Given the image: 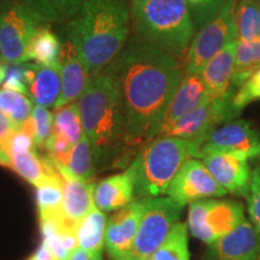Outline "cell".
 <instances>
[{"mask_svg": "<svg viewBox=\"0 0 260 260\" xmlns=\"http://www.w3.org/2000/svg\"><path fill=\"white\" fill-rule=\"evenodd\" d=\"M103 71L115 77L121 90L125 145L151 141L183 79L178 58L136 37Z\"/></svg>", "mask_w": 260, "mask_h": 260, "instance_id": "1", "label": "cell"}, {"mask_svg": "<svg viewBox=\"0 0 260 260\" xmlns=\"http://www.w3.org/2000/svg\"><path fill=\"white\" fill-rule=\"evenodd\" d=\"M130 11L126 0H86L65 24L88 70L102 73L116 59L128 42Z\"/></svg>", "mask_w": 260, "mask_h": 260, "instance_id": "2", "label": "cell"}, {"mask_svg": "<svg viewBox=\"0 0 260 260\" xmlns=\"http://www.w3.org/2000/svg\"><path fill=\"white\" fill-rule=\"evenodd\" d=\"M83 133L95 151L98 164L124 142L125 122L121 90L106 71L94 75L79 99Z\"/></svg>", "mask_w": 260, "mask_h": 260, "instance_id": "3", "label": "cell"}, {"mask_svg": "<svg viewBox=\"0 0 260 260\" xmlns=\"http://www.w3.org/2000/svg\"><path fill=\"white\" fill-rule=\"evenodd\" d=\"M191 158L201 159L197 140L158 136L146 142L130 164L135 183V197L155 198L167 194L175 176Z\"/></svg>", "mask_w": 260, "mask_h": 260, "instance_id": "4", "label": "cell"}, {"mask_svg": "<svg viewBox=\"0 0 260 260\" xmlns=\"http://www.w3.org/2000/svg\"><path fill=\"white\" fill-rule=\"evenodd\" d=\"M130 4L142 39L176 58L186 53L195 32L186 0H140Z\"/></svg>", "mask_w": 260, "mask_h": 260, "instance_id": "5", "label": "cell"}, {"mask_svg": "<svg viewBox=\"0 0 260 260\" xmlns=\"http://www.w3.org/2000/svg\"><path fill=\"white\" fill-rule=\"evenodd\" d=\"M44 22L24 0H9L0 6V59L5 64L27 61L32 37Z\"/></svg>", "mask_w": 260, "mask_h": 260, "instance_id": "6", "label": "cell"}, {"mask_svg": "<svg viewBox=\"0 0 260 260\" xmlns=\"http://www.w3.org/2000/svg\"><path fill=\"white\" fill-rule=\"evenodd\" d=\"M183 206L170 198H147V205L133 246L117 260H149L180 222Z\"/></svg>", "mask_w": 260, "mask_h": 260, "instance_id": "7", "label": "cell"}, {"mask_svg": "<svg viewBox=\"0 0 260 260\" xmlns=\"http://www.w3.org/2000/svg\"><path fill=\"white\" fill-rule=\"evenodd\" d=\"M245 220L243 207L237 201L204 199L189 205L187 225L195 239L211 245Z\"/></svg>", "mask_w": 260, "mask_h": 260, "instance_id": "8", "label": "cell"}, {"mask_svg": "<svg viewBox=\"0 0 260 260\" xmlns=\"http://www.w3.org/2000/svg\"><path fill=\"white\" fill-rule=\"evenodd\" d=\"M235 5L236 0H228L216 17L194 35L186 56L187 75H200L205 65L230 41L237 39Z\"/></svg>", "mask_w": 260, "mask_h": 260, "instance_id": "9", "label": "cell"}, {"mask_svg": "<svg viewBox=\"0 0 260 260\" xmlns=\"http://www.w3.org/2000/svg\"><path fill=\"white\" fill-rule=\"evenodd\" d=\"M226 193L210 174L203 160L198 158H191L184 162L167 191L171 200L183 207L195 201L222 198Z\"/></svg>", "mask_w": 260, "mask_h": 260, "instance_id": "10", "label": "cell"}, {"mask_svg": "<svg viewBox=\"0 0 260 260\" xmlns=\"http://www.w3.org/2000/svg\"><path fill=\"white\" fill-rule=\"evenodd\" d=\"M233 96L223 100H207L181 118L162 136L197 140L200 145V142L214 129L218 128V125L236 118L237 115L232 106Z\"/></svg>", "mask_w": 260, "mask_h": 260, "instance_id": "11", "label": "cell"}, {"mask_svg": "<svg viewBox=\"0 0 260 260\" xmlns=\"http://www.w3.org/2000/svg\"><path fill=\"white\" fill-rule=\"evenodd\" d=\"M201 159L214 180L228 193L237 197H248L253 171L249 165V158L242 152L204 151Z\"/></svg>", "mask_w": 260, "mask_h": 260, "instance_id": "12", "label": "cell"}, {"mask_svg": "<svg viewBox=\"0 0 260 260\" xmlns=\"http://www.w3.org/2000/svg\"><path fill=\"white\" fill-rule=\"evenodd\" d=\"M147 198H138L117 210L107 220L105 249L112 260L119 259L133 246L144 216Z\"/></svg>", "mask_w": 260, "mask_h": 260, "instance_id": "13", "label": "cell"}, {"mask_svg": "<svg viewBox=\"0 0 260 260\" xmlns=\"http://www.w3.org/2000/svg\"><path fill=\"white\" fill-rule=\"evenodd\" d=\"M210 100L207 87L201 75H187L183 76L176 93L172 96L167 111L161 117L155 129L154 138L167 134L172 125L176 124L181 118L187 116L193 110Z\"/></svg>", "mask_w": 260, "mask_h": 260, "instance_id": "14", "label": "cell"}, {"mask_svg": "<svg viewBox=\"0 0 260 260\" xmlns=\"http://www.w3.org/2000/svg\"><path fill=\"white\" fill-rule=\"evenodd\" d=\"M205 260H260V235L248 220L207 247Z\"/></svg>", "mask_w": 260, "mask_h": 260, "instance_id": "15", "label": "cell"}, {"mask_svg": "<svg viewBox=\"0 0 260 260\" xmlns=\"http://www.w3.org/2000/svg\"><path fill=\"white\" fill-rule=\"evenodd\" d=\"M58 65L60 70L61 92L56 109L80 99L93 77L69 39L61 44Z\"/></svg>", "mask_w": 260, "mask_h": 260, "instance_id": "16", "label": "cell"}, {"mask_svg": "<svg viewBox=\"0 0 260 260\" xmlns=\"http://www.w3.org/2000/svg\"><path fill=\"white\" fill-rule=\"evenodd\" d=\"M260 145V133L247 121H230L213 130L200 142L201 154L204 151L247 152ZM248 158V157H247Z\"/></svg>", "mask_w": 260, "mask_h": 260, "instance_id": "17", "label": "cell"}, {"mask_svg": "<svg viewBox=\"0 0 260 260\" xmlns=\"http://www.w3.org/2000/svg\"><path fill=\"white\" fill-rule=\"evenodd\" d=\"M236 47L237 39L230 41L201 71L200 75L207 87L210 100L228 99L235 94L232 88V80L235 69Z\"/></svg>", "mask_w": 260, "mask_h": 260, "instance_id": "18", "label": "cell"}, {"mask_svg": "<svg viewBox=\"0 0 260 260\" xmlns=\"http://www.w3.org/2000/svg\"><path fill=\"white\" fill-rule=\"evenodd\" d=\"M94 204L103 212L116 211L132 203L135 197L134 175L128 168L121 174L104 178L94 187Z\"/></svg>", "mask_w": 260, "mask_h": 260, "instance_id": "19", "label": "cell"}, {"mask_svg": "<svg viewBox=\"0 0 260 260\" xmlns=\"http://www.w3.org/2000/svg\"><path fill=\"white\" fill-rule=\"evenodd\" d=\"M60 177L63 181V214L65 219L77 226L95 206L93 195L95 184L67 175H60Z\"/></svg>", "mask_w": 260, "mask_h": 260, "instance_id": "20", "label": "cell"}, {"mask_svg": "<svg viewBox=\"0 0 260 260\" xmlns=\"http://www.w3.org/2000/svg\"><path fill=\"white\" fill-rule=\"evenodd\" d=\"M96 164L98 159L95 151L86 134H83L80 141L71 147L63 164L54 162L60 175H67V176L84 181H92L93 176L95 175Z\"/></svg>", "mask_w": 260, "mask_h": 260, "instance_id": "21", "label": "cell"}, {"mask_svg": "<svg viewBox=\"0 0 260 260\" xmlns=\"http://www.w3.org/2000/svg\"><path fill=\"white\" fill-rule=\"evenodd\" d=\"M61 92V79L59 65L57 67H40L29 84V95L37 105L56 107Z\"/></svg>", "mask_w": 260, "mask_h": 260, "instance_id": "22", "label": "cell"}, {"mask_svg": "<svg viewBox=\"0 0 260 260\" xmlns=\"http://www.w3.org/2000/svg\"><path fill=\"white\" fill-rule=\"evenodd\" d=\"M61 42L48 23H44L32 37L27 50V61L32 60L40 67H57Z\"/></svg>", "mask_w": 260, "mask_h": 260, "instance_id": "23", "label": "cell"}, {"mask_svg": "<svg viewBox=\"0 0 260 260\" xmlns=\"http://www.w3.org/2000/svg\"><path fill=\"white\" fill-rule=\"evenodd\" d=\"M35 188L39 219L45 220L63 216V181L60 175H53Z\"/></svg>", "mask_w": 260, "mask_h": 260, "instance_id": "24", "label": "cell"}, {"mask_svg": "<svg viewBox=\"0 0 260 260\" xmlns=\"http://www.w3.org/2000/svg\"><path fill=\"white\" fill-rule=\"evenodd\" d=\"M106 226V213L94 206L77 225L76 235L79 246L87 251L102 252L103 247L105 246Z\"/></svg>", "mask_w": 260, "mask_h": 260, "instance_id": "25", "label": "cell"}, {"mask_svg": "<svg viewBox=\"0 0 260 260\" xmlns=\"http://www.w3.org/2000/svg\"><path fill=\"white\" fill-rule=\"evenodd\" d=\"M260 67V38L253 41L237 40L235 69H234L232 88L236 92L243 82Z\"/></svg>", "mask_w": 260, "mask_h": 260, "instance_id": "26", "label": "cell"}, {"mask_svg": "<svg viewBox=\"0 0 260 260\" xmlns=\"http://www.w3.org/2000/svg\"><path fill=\"white\" fill-rule=\"evenodd\" d=\"M235 24L239 41H253L259 39L260 3L255 0H236Z\"/></svg>", "mask_w": 260, "mask_h": 260, "instance_id": "27", "label": "cell"}, {"mask_svg": "<svg viewBox=\"0 0 260 260\" xmlns=\"http://www.w3.org/2000/svg\"><path fill=\"white\" fill-rule=\"evenodd\" d=\"M188 232L186 223L177 222L149 260H190Z\"/></svg>", "mask_w": 260, "mask_h": 260, "instance_id": "28", "label": "cell"}, {"mask_svg": "<svg viewBox=\"0 0 260 260\" xmlns=\"http://www.w3.org/2000/svg\"><path fill=\"white\" fill-rule=\"evenodd\" d=\"M46 23L68 22L86 0H24Z\"/></svg>", "mask_w": 260, "mask_h": 260, "instance_id": "29", "label": "cell"}, {"mask_svg": "<svg viewBox=\"0 0 260 260\" xmlns=\"http://www.w3.org/2000/svg\"><path fill=\"white\" fill-rule=\"evenodd\" d=\"M53 130L64 135L73 146L80 141L84 133L79 103L58 107L53 113Z\"/></svg>", "mask_w": 260, "mask_h": 260, "instance_id": "30", "label": "cell"}, {"mask_svg": "<svg viewBox=\"0 0 260 260\" xmlns=\"http://www.w3.org/2000/svg\"><path fill=\"white\" fill-rule=\"evenodd\" d=\"M0 110L21 129L31 115L32 104L25 94L3 88L0 90Z\"/></svg>", "mask_w": 260, "mask_h": 260, "instance_id": "31", "label": "cell"}, {"mask_svg": "<svg viewBox=\"0 0 260 260\" xmlns=\"http://www.w3.org/2000/svg\"><path fill=\"white\" fill-rule=\"evenodd\" d=\"M256 100H260V67L234 94L232 100L234 112L239 116L248 104Z\"/></svg>", "mask_w": 260, "mask_h": 260, "instance_id": "32", "label": "cell"}, {"mask_svg": "<svg viewBox=\"0 0 260 260\" xmlns=\"http://www.w3.org/2000/svg\"><path fill=\"white\" fill-rule=\"evenodd\" d=\"M228 0H186L195 28H203L216 17Z\"/></svg>", "mask_w": 260, "mask_h": 260, "instance_id": "33", "label": "cell"}, {"mask_svg": "<svg viewBox=\"0 0 260 260\" xmlns=\"http://www.w3.org/2000/svg\"><path fill=\"white\" fill-rule=\"evenodd\" d=\"M31 118L35 126V141L38 146H45L53 130V115L47 107L35 105L32 107Z\"/></svg>", "mask_w": 260, "mask_h": 260, "instance_id": "34", "label": "cell"}, {"mask_svg": "<svg viewBox=\"0 0 260 260\" xmlns=\"http://www.w3.org/2000/svg\"><path fill=\"white\" fill-rule=\"evenodd\" d=\"M247 199H248L249 219L255 228L256 233L260 235V167H256L253 170L251 189Z\"/></svg>", "mask_w": 260, "mask_h": 260, "instance_id": "35", "label": "cell"}, {"mask_svg": "<svg viewBox=\"0 0 260 260\" xmlns=\"http://www.w3.org/2000/svg\"><path fill=\"white\" fill-rule=\"evenodd\" d=\"M37 141L34 136H31L24 130L19 129L12 134L9 141V153H23V152L35 151L37 147Z\"/></svg>", "mask_w": 260, "mask_h": 260, "instance_id": "36", "label": "cell"}, {"mask_svg": "<svg viewBox=\"0 0 260 260\" xmlns=\"http://www.w3.org/2000/svg\"><path fill=\"white\" fill-rule=\"evenodd\" d=\"M19 130L8 115L0 110V148L9 151L8 146L12 134Z\"/></svg>", "mask_w": 260, "mask_h": 260, "instance_id": "37", "label": "cell"}, {"mask_svg": "<svg viewBox=\"0 0 260 260\" xmlns=\"http://www.w3.org/2000/svg\"><path fill=\"white\" fill-rule=\"evenodd\" d=\"M70 260H103V256L102 252L87 251V249H83L79 247V248L73 253Z\"/></svg>", "mask_w": 260, "mask_h": 260, "instance_id": "38", "label": "cell"}, {"mask_svg": "<svg viewBox=\"0 0 260 260\" xmlns=\"http://www.w3.org/2000/svg\"><path fill=\"white\" fill-rule=\"evenodd\" d=\"M6 68H8V64L0 63V86L4 83V80L6 76Z\"/></svg>", "mask_w": 260, "mask_h": 260, "instance_id": "39", "label": "cell"}, {"mask_svg": "<svg viewBox=\"0 0 260 260\" xmlns=\"http://www.w3.org/2000/svg\"><path fill=\"white\" fill-rule=\"evenodd\" d=\"M253 155H254V157L260 155V145L256 146V147H254V149H253Z\"/></svg>", "mask_w": 260, "mask_h": 260, "instance_id": "40", "label": "cell"}, {"mask_svg": "<svg viewBox=\"0 0 260 260\" xmlns=\"http://www.w3.org/2000/svg\"><path fill=\"white\" fill-rule=\"evenodd\" d=\"M135 2H140V0H130V3H135Z\"/></svg>", "mask_w": 260, "mask_h": 260, "instance_id": "41", "label": "cell"}, {"mask_svg": "<svg viewBox=\"0 0 260 260\" xmlns=\"http://www.w3.org/2000/svg\"><path fill=\"white\" fill-rule=\"evenodd\" d=\"M25 260H34V259H31V258H29V256H28V258H27V259H25Z\"/></svg>", "mask_w": 260, "mask_h": 260, "instance_id": "42", "label": "cell"}, {"mask_svg": "<svg viewBox=\"0 0 260 260\" xmlns=\"http://www.w3.org/2000/svg\"><path fill=\"white\" fill-rule=\"evenodd\" d=\"M255 2H258V3H260V0H255Z\"/></svg>", "mask_w": 260, "mask_h": 260, "instance_id": "43", "label": "cell"}, {"mask_svg": "<svg viewBox=\"0 0 260 260\" xmlns=\"http://www.w3.org/2000/svg\"><path fill=\"white\" fill-rule=\"evenodd\" d=\"M0 63H3V61H2V59H0Z\"/></svg>", "mask_w": 260, "mask_h": 260, "instance_id": "44", "label": "cell"}]
</instances>
